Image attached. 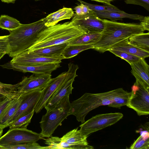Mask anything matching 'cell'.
Masks as SVG:
<instances>
[{
	"mask_svg": "<svg viewBox=\"0 0 149 149\" xmlns=\"http://www.w3.org/2000/svg\"><path fill=\"white\" fill-rule=\"evenodd\" d=\"M0 149H47V146H41L36 142L15 145H0Z\"/></svg>",
	"mask_w": 149,
	"mask_h": 149,
	"instance_id": "cell-30",
	"label": "cell"
},
{
	"mask_svg": "<svg viewBox=\"0 0 149 149\" xmlns=\"http://www.w3.org/2000/svg\"><path fill=\"white\" fill-rule=\"evenodd\" d=\"M6 96H6L3 94L0 93V99L1 98H3V97H6Z\"/></svg>",
	"mask_w": 149,
	"mask_h": 149,
	"instance_id": "cell-42",
	"label": "cell"
},
{
	"mask_svg": "<svg viewBox=\"0 0 149 149\" xmlns=\"http://www.w3.org/2000/svg\"><path fill=\"white\" fill-rule=\"evenodd\" d=\"M47 27L43 18L31 23L21 24L17 29L9 31L7 54L13 58L28 50L36 41L39 33Z\"/></svg>",
	"mask_w": 149,
	"mask_h": 149,
	"instance_id": "cell-3",
	"label": "cell"
},
{
	"mask_svg": "<svg viewBox=\"0 0 149 149\" xmlns=\"http://www.w3.org/2000/svg\"><path fill=\"white\" fill-rule=\"evenodd\" d=\"M2 68L22 72H31L34 74L51 73L60 67V63H52L43 64L24 65L13 64L9 62L1 65Z\"/></svg>",
	"mask_w": 149,
	"mask_h": 149,
	"instance_id": "cell-15",
	"label": "cell"
},
{
	"mask_svg": "<svg viewBox=\"0 0 149 149\" xmlns=\"http://www.w3.org/2000/svg\"><path fill=\"white\" fill-rule=\"evenodd\" d=\"M20 95L18 97L14 99L0 115V128L3 129L10 126L11 120L19 108L22 101Z\"/></svg>",
	"mask_w": 149,
	"mask_h": 149,
	"instance_id": "cell-18",
	"label": "cell"
},
{
	"mask_svg": "<svg viewBox=\"0 0 149 149\" xmlns=\"http://www.w3.org/2000/svg\"><path fill=\"white\" fill-rule=\"evenodd\" d=\"M1 1L3 2L7 3H14L16 0H1Z\"/></svg>",
	"mask_w": 149,
	"mask_h": 149,
	"instance_id": "cell-40",
	"label": "cell"
},
{
	"mask_svg": "<svg viewBox=\"0 0 149 149\" xmlns=\"http://www.w3.org/2000/svg\"><path fill=\"white\" fill-rule=\"evenodd\" d=\"M130 43L136 47L149 52V33H142L132 35L128 38Z\"/></svg>",
	"mask_w": 149,
	"mask_h": 149,
	"instance_id": "cell-24",
	"label": "cell"
},
{
	"mask_svg": "<svg viewBox=\"0 0 149 149\" xmlns=\"http://www.w3.org/2000/svg\"><path fill=\"white\" fill-rule=\"evenodd\" d=\"M8 36H0V60L6 54H8L9 50Z\"/></svg>",
	"mask_w": 149,
	"mask_h": 149,
	"instance_id": "cell-34",
	"label": "cell"
},
{
	"mask_svg": "<svg viewBox=\"0 0 149 149\" xmlns=\"http://www.w3.org/2000/svg\"><path fill=\"white\" fill-rule=\"evenodd\" d=\"M68 70L66 77L62 84L58 88L45 104L44 108L48 111L56 106L65 96L72 93L73 83L77 76L76 72L79 67L77 65L70 63L68 64Z\"/></svg>",
	"mask_w": 149,
	"mask_h": 149,
	"instance_id": "cell-7",
	"label": "cell"
},
{
	"mask_svg": "<svg viewBox=\"0 0 149 149\" xmlns=\"http://www.w3.org/2000/svg\"><path fill=\"white\" fill-rule=\"evenodd\" d=\"M34 112V110L33 111L17 118L10 126L9 130L14 129H27V126L31 122Z\"/></svg>",
	"mask_w": 149,
	"mask_h": 149,
	"instance_id": "cell-28",
	"label": "cell"
},
{
	"mask_svg": "<svg viewBox=\"0 0 149 149\" xmlns=\"http://www.w3.org/2000/svg\"><path fill=\"white\" fill-rule=\"evenodd\" d=\"M51 73L33 74L24 77L22 81L15 84L17 91L20 93L34 90H42L51 79Z\"/></svg>",
	"mask_w": 149,
	"mask_h": 149,
	"instance_id": "cell-11",
	"label": "cell"
},
{
	"mask_svg": "<svg viewBox=\"0 0 149 149\" xmlns=\"http://www.w3.org/2000/svg\"><path fill=\"white\" fill-rule=\"evenodd\" d=\"M0 93L11 97H19L21 93L18 91L15 84L12 85L0 83Z\"/></svg>",
	"mask_w": 149,
	"mask_h": 149,
	"instance_id": "cell-31",
	"label": "cell"
},
{
	"mask_svg": "<svg viewBox=\"0 0 149 149\" xmlns=\"http://www.w3.org/2000/svg\"><path fill=\"white\" fill-rule=\"evenodd\" d=\"M21 23L16 19L7 15L0 16V28L11 31L19 27Z\"/></svg>",
	"mask_w": 149,
	"mask_h": 149,
	"instance_id": "cell-27",
	"label": "cell"
},
{
	"mask_svg": "<svg viewBox=\"0 0 149 149\" xmlns=\"http://www.w3.org/2000/svg\"><path fill=\"white\" fill-rule=\"evenodd\" d=\"M110 49L125 52L145 59L149 56V52L139 48L130 44L128 38L124 39L114 45Z\"/></svg>",
	"mask_w": 149,
	"mask_h": 149,
	"instance_id": "cell-20",
	"label": "cell"
},
{
	"mask_svg": "<svg viewBox=\"0 0 149 149\" xmlns=\"http://www.w3.org/2000/svg\"><path fill=\"white\" fill-rule=\"evenodd\" d=\"M131 95V92H128L122 88H117L113 97V102L108 106L110 107L120 108L122 106L127 105Z\"/></svg>",
	"mask_w": 149,
	"mask_h": 149,
	"instance_id": "cell-23",
	"label": "cell"
},
{
	"mask_svg": "<svg viewBox=\"0 0 149 149\" xmlns=\"http://www.w3.org/2000/svg\"><path fill=\"white\" fill-rule=\"evenodd\" d=\"M68 42L53 45L31 51L40 56L58 58L62 56V54Z\"/></svg>",
	"mask_w": 149,
	"mask_h": 149,
	"instance_id": "cell-22",
	"label": "cell"
},
{
	"mask_svg": "<svg viewBox=\"0 0 149 149\" xmlns=\"http://www.w3.org/2000/svg\"><path fill=\"white\" fill-rule=\"evenodd\" d=\"M130 149H149V132L142 133L131 145Z\"/></svg>",
	"mask_w": 149,
	"mask_h": 149,
	"instance_id": "cell-29",
	"label": "cell"
},
{
	"mask_svg": "<svg viewBox=\"0 0 149 149\" xmlns=\"http://www.w3.org/2000/svg\"><path fill=\"white\" fill-rule=\"evenodd\" d=\"M96 15L102 19H107L113 21L117 22L118 20H122V19L127 18L141 21L144 16L137 14H130L124 11L122 12H102L94 11Z\"/></svg>",
	"mask_w": 149,
	"mask_h": 149,
	"instance_id": "cell-21",
	"label": "cell"
},
{
	"mask_svg": "<svg viewBox=\"0 0 149 149\" xmlns=\"http://www.w3.org/2000/svg\"><path fill=\"white\" fill-rule=\"evenodd\" d=\"M68 72L62 73L57 77L51 78L42 90L40 99L35 109V112L38 113L44 107L48 100L64 81Z\"/></svg>",
	"mask_w": 149,
	"mask_h": 149,
	"instance_id": "cell-16",
	"label": "cell"
},
{
	"mask_svg": "<svg viewBox=\"0 0 149 149\" xmlns=\"http://www.w3.org/2000/svg\"><path fill=\"white\" fill-rule=\"evenodd\" d=\"M0 83H1V82H0Z\"/></svg>",
	"mask_w": 149,
	"mask_h": 149,
	"instance_id": "cell-44",
	"label": "cell"
},
{
	"mask_svg": "<svg viewBox=\"0 0 149 149\" xmlns=\"http://www.w3.org/2000/svg\"><path fill=\"white\" fill-rule=\"evenodd\" d=\"M92 45H68L63 52L61 56L64 59L69 58L77 55L81 52L89 49H93Z\"/></svg>",
	"mask_w": 149,
	"mask_h": 149,
	"instance_id": "cell-26",
	"label": "cell"
},
{
	"mask_svg": "<svg viewBox=\"0 0 149 149\" xmlns=\"http://www.w3.org/2000/svg\"><path fill=\"white\" fill-rule=\"evenodd\" d=\"M108 51L114 54L116 56L125 60L130 64L138 61L141 58L136 56L120 51L114 50L111 49H109Z\"/></svg>",
	"mask_w": 149,
	"mask_h": 149,
	"instance_id": "cell-33",
	"label": "cell"
},
{
	"mask_svg": "<svg viewBox=\"0 0 149 149\" xmlns=\"http://www.w3.org/2000/svg\"><path fill=\"white\" fill-rule=\"evenodd\" d=\"M62 56L58 58L42 56L32 51L27 50L13 58L11 63L24 65H32L49 63H60L64 59Z\"/></svg>",
	"mask_w": 149,
	"mask_h": 149,
	"instance_id": "cell-12",
	"label": "cell"
},
{
	"mask_svg": "<svg viewBox=\"0 0 149 149\" xmlns=\"http://www.w3.org/2000/svg\"><path fill=\"white\" fill-rule=\"evenodd\" d=\"M131 72L136 79V82L149 88V65L144 59L140 58L138 61L130 64Z\"/></svg>",
	"mask_w": 149,
	"mask_h": 149,
	"instance_id": "cell-17",
	"label": "cell"
},
{
	"mask_svg": "<svg viewBox=\"0 0 149 149\" xmlns=\"http://www.w3.org/2000/svg\"><path fill=\"white\" fill-rule=\"evenodd\" d=\"M86 33L82 28L71 21L47 27L38 35L34 44L28 49L32 51L48 46L69 42Z\"/></svg>",
	"mask_w": 149,
	"mask_h": 149,
	"instance_id": "cell-2",
	"label": "cell"
},
{
	"mask_svg": "<svg viewBox=\"0 0 149 149\" xmlns=\"http://www.w3.org/2000/svg\"><path fill=\"white\" fill-rule=\"evenodd\" d=\"M120 113H113L97 115L80 125L82 135L87 137L91 134L112 125L122 119Z\"/></svg>",
	"mask_w": 149,
	"mask_h": 149,
	"instance_id": "cell-6",
	"label": "cell"
},
{
	"mask_svg": "<svg viewBox=\"0 0 149 149\" xmlns=\"http://www.w3.org/2000/svg\"><path fill=\"white\" fill-rule=\"evenodd\" d=\"M34 0L36 1H38L41 0Z\"/></svg>",
	"mask_w": 149,
	"mask_h": 149,
	"instance_id": "cell-43",
	"label": "cell"
},
{
	"mask_svg": "<svg viewBox=\"0 0 149 149\" xmlns=\"http://www.w3.org/2000/svg\"><path fill=\"white\" fill-rule=\"evenodd\" d=\"M101 35V33H84L72 40L68 45H93L99 40Z\"/></svg>",
	"mask_w": 149,
	"mask_h": 149,
	"instance_id": "cell-25",
	"label": "cell"
},
{
	"mask_svg": "<svg viewBox=\"0 0 149 149\" xmlns=\"http://www.w3.org/2000/svg\"><path fill=\"white\" fill-rule=\"evenodd\" d=\"M116 89L104 93H85L81 97L70 103L68 115H74L82 123L90 111L101 106L108 105L113 102Z\"/></svg>",
	"mask_w": 149,
	"mask_h": 149,
	"instance_id": "cell-4",
	"label": "cell"
},
{
	"mask_svg": "<svg viewBox=\"0 0 149 149\" xmlns=\"http://www.w3.org/2000/svg\"><path fill=\"white\" fill-rule=\"evenodd\" d=\"M93 1H95L97 2L102 3L105 4L107 5L111 6H114L112 5L111 3V2L114 0H91Z\"/></svg>",
	"mask_w": 149,
	"mask_h": 149,
	"instance_id": "cell-39",
	"label": "cell"
},
{
	"mask_svg": "<svg viewBox=\"0 0 149 149\" xmlns=\"http://www.w3.org/2000/svg\"><path fill=\"white\" fill-rule=\"evenodd\" d=\"M42 93V90H34L21 94L22 101L19 108L11 120L10 125L19 117L35 110Z\"/></svg>",
	"mask_w": 149,
	"mask_h": 149,
	"instance_id": "cell-14",
	"label": "cell"
},
{
	"mask_svg": "<svg viewBox=\"0 0 149 149\" xmlns=\"http://www.w3.org/2000/svg\"><path fill=\"white\" fill-rule=\"evenodd\" d=\"M42 139L40 134L27 129L9 130L0 137V145H15L36 142Z\"/></svg>",
	"mask_w": 149,
	"mask_h": 149,
	"instance_id": "cell-9",
	"label": "cell"
},
{
	"mask_svg": "<svg viewBox=\"0 0 149 149\" xmlns=\"http://www.w3.org/2000/svg\"><path fill=\"white\" fill-rule=\"evenodd\" d=\"M127 107L135 111L138 116L149 114V88L135 82Z\"/></svg>",
	"mask_w": 149,
	"mask_h": 149,
	"instance_id": "cell-8",
	"label": "cell"
},
{
	"mask_svg": "<svg viewBox=\"0 0 149 149\" xmlns=\"http://www.w3.org/2000/svg\"><path fill=\"white\" fill-rule=\"evenodd\" d=\"M70 107L69 95H68L63 97L53 109L47 111L40 122L41 129L40 134L42 138L52 136L57 127L61 125L62 122L68 116Z\"/></svg>",
	"mask_w": 149,
	"mask_h": 149,
	"instance_id": "cell-5",
	"label": "cell"
},
{
	"mask_svg": "<svg viewBox=\"0 0 149 149\" xmlns=\"http://www.w3.org/2000/svg\"><path fill=\"white\" fill-rule=\"evenodd\" d=\"M17 97H14L6 96L0 99V115L12 100L14 99Z\"/></svg>",
	"mask_w": 149,
	"mask_h": 149,
	"instance_id": "cell-37",
	"label": "cell"
},
{
	"mask_svg": "<svg viewBox=\"0 0 149 149\" xmlns=\"http://www.w3.org/2000/svg\"><path fill=\"white\" fill-rule=\"evenodd\" d=\"M104 28L99 40L93 49L100 53L108 51L114 45L135 34L144 33L140 24L124 23L102 19Z\"/></svg>",
	"mask_w": 149,
	"mask_h": 149,
	"instance_id": "cell-1",
	"label": "cell"
},
{
	"mask_svg": "<svg viewBox=\"0 0 149 149\" xmlns=\"http://www.w3.org/2000/svg\"><path fill=\"white\" fill-rule=\"evenodd\" d=\"M145 31H149V16H144L139 24Z\"/></svg>",
	"mask_w": 149,
	"mask_h": 149,
	"instance_id": "cell-38",
	"label": "cell"
},
{
	"mask_svg": "<svg viewBox=\"0 0 149 149\" xmlns=\"http://www.w3.org/2000/svg\"><path fill=\"white\" fill-rule=\"evenodd\" d=\"M125 2L127 4L141 6L149 11V0H125Z\"/></svg>",
	"mask_w": 149,
	"mask_h": 149,
	"instance_id": "cell-36",
	"label": "cell"
},
{
	"mask_svg": "<svg viewBox=\"0 0 149 149\" xmlns=\"http://www.w3.org/2000/svg\"><path fill=\"white\" fill-rule=\"evenodd\" d=\"M71 21L81 26L86 33H101L104 28L102 19L96 15L95 11L84 16L74 14Z\"/></svg>",
	"mask_w": 149,
	"mask_h": 149,
	"instance_id": "cell-13",
	"label": "cell"
},
{
	"mask_svg": "<svg viewBox=\"0 0 149 149\" xmlns=\"http://www.w3.org/2000/svg\"><path fill=\"white\" fill-rule=\"evenodd\" d=\"M78 127L68 132L61 138H58L56 149H92L93 146L88 145L87 137L81 132Z\"/></svg>",
	"mask_w": 149,
	"mask_h": 149,
	"instance_id": "cell-10",
	"label": "cell"
},
{
	"mask_svg": "<svg viewBox=\"0 0 149 149\" xmlns=\"http://www.w3.org/2000/svg\"><path fill=\"white\" fill-rule=\"evenodd\" d=\"M3 132V129L0 128V137L2 136Z\"/></svg>",
	"mask_w": 149,
	"mask_h": 149,
	"instance_id": "cell-41",
	"label": "cell"
},
{
	"mask_svg": "<svg viewBox=\"0 0 149 149\" xmlns=\"http://www.w3.org/2000/svg\"><path fill=\"white\" fill-rule=\"evenodd\" d=\"M74 14L72 8L63 7L44 18L45 25L47 27L54 26L62 20L70 19Z\"/></svg>",
	"mask_w": 149,
	"mask_h": 149,
	"instance_id": "cell-19",
	"label": "cell"
},
{
	"mask_svg": "<svg viewBox=\"0 0 149 149\" xmlns=\"http://www.w3.org/2000/svg\"><path fill=\"white\" fill-rule=\"evenodd\" d=\"M75 7L76 14L79 16L86 15L92 12L93 11L91 9L86 5L82 3Z\"/></svg>",
	"mask_w": 149,
	"mask_h": 149,
	"instance_id": "cell-35",
	"label": "cell"
},
{
	"mask_svg": "<svg viewBox=\"0 0 149 149\" xmlns=\"http://www.w3.org/2000/svg\"><path fill=\"white\" fill-rule=\"evenodd\" d=\"M81 3L87 5L92 10L95 11L102 12H122V11L115 6H111L108 5L101 6L94 5L88 3L81 0H77Z\"/></svg>",
	"mask_w": 149,
	"mask_h": 149,
	"instance_id": "cell-32",
	"label": "cell"
}]
</instances>
